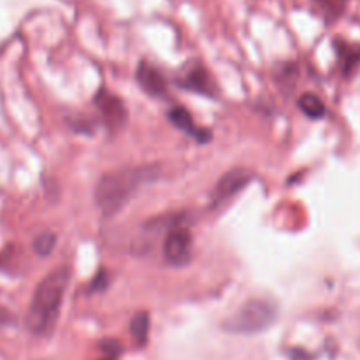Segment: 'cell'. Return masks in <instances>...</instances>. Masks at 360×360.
I'll return each mask as SVG.
<instances>
[{"label":"cell","mask_w":360,"mask_h":360,"mask_svg":"<svg viewBox=\"0 0 360 360\" xmlns=\"http://www.w3.org/2000/svg\"><path fill=\"white\" fill-rule=\"evenodd\" d=\"M157 167H127L108 172L101 178L95 188V202L105 217L120 213L141 188L155 181Z\"/></svg>","instance_id":"cell-2"},{"label":"cell","mask_w":360,"mask_h":360,"mask_svg":"<svg viewBox=\"0 0 360 360\" xmlns=\"http://www.w3.org/2000/svg\"><path fill=\"white\" fill-rule=\"evenodd\" d=\"M136 77L137 83L141 84V88L148 95L157 98L167 97V81H165V77L162 76V72L155 65L141 62L139 67H137Z\"/></svg>","instance_id":"cell-8"},{"label":"cell","mask_w":360,"mask_h":360,"mask_svg":"<svg viewBox=\"0 0 360 360\" xmlns=\"http://www.w3.org/2000/svg\"><path fill=\"white\" fill-rule=\"evenodd\" d=\"M299 108L304 112L308 118L311 120H320L326 116V104L320 97H316L315 94H304L299 98Z\"/></svg>","instance_id":"cell-12"},{"label":"cell","mask_w":360,"mask_h":360,"mask_svg":"<svg viewBox=\"0 0 360 360\" xmlns=\"http://www.w3.org/2000/svg\"><path fill=\"white\" fill-rule=\"evenodd\" d=\"M70 281V267L60 266L53 269L34 292L25 326L34 336L48 338L58 323L63 295Z\"/></svg>","instance_id":"cell-1"},{"label":"cell","mask_w":360,"mask_h":360,"mask_svg":"<svg viewBox=\"0 0 360 360\" xmlns=\"http://www.w3.org/2000/svg\"><path fill=\"white\" fill-rule=\"evenodd\" d=\"M348 0H311L313 13L326 25H333L345 14Z\"/></svg>","instance_id":"cell-11"},{"label":"cell","mask_w":360,"mask_h":360,"mask_svg":"<svg viewBox=\"0 0 360 360\" xmlns=\"http://www.w3.org/2000/svg\"><path fill=\"white\" fill-rule=\"evenodd\" d=\"M101 350L104 352L108 357L115 359V357H118L120 354H122L123 347L116 340H104V341H101Z\"/></svg>","instance_id":"cell-16"},{"label":"cell","mask_w":360,"mask_h":360,"mask_svg":"<svg viewBox=\"0 0 360 360\" xmlns=\"http://www.w3.org/2000/svg\"><path fill=\"white\" fill-rule=\"evenodd\" d=\"M276 320V308L266 299H252L245 302L227 322L224 329L232 334H257L269 329Z\"/></svg>","instance_id":"cell-3"},{"label":"cell","mask_w":360,"mask_h":360,"mask_svg":"<svg viewBox=\"0 0 360 360\" xmlns=\"http://www.w3.org/2000/svg\"><path fill=\"white\" fill-rule=\"evenodd\" d=\"M130 334L136 340V343L144 345L148 341V334H150V315L146 311H139L132 316L130 322Z\"/></svg>","instance_id":"cell-14"},{"label":"cell","mask_w":360,"mask_h":360,"mask_svg":"<svg viewBox=\"0 0 360 360\" xmlns=\"http://www.w3.org/2000/svg\"><path fill=\"white\" fill-rule=\"evenodd\" d=\"M108 283H109V276L105 271H98L97 276L94 278V281H91V287L90 290L91 292H102L108 288Z\"/></svg>","instance_id":"cell-17"},{"label":"cell","mask_w":360,"mask_h":360,"mask_svg":"<svg viewBox=\"0 0 360 360\" xmlns=\"http://www.w3.org/2000/svg\"><path fill=\"white\" fill-rule=\"evenodd\" d=\"M56 236L53 232H42L34 239V252L39 257H48L55 250Z\"/></svg>","instance_id":"cell-15"},{"label":"cell","mask_w":360,"mask_h":360,"mask_svg":"<svg viewBox=\"0 0 360 360\" xmlns=\"http://www.w3.org/2000/svg\"><path fill=\"white\" fill-rule=\"evenodd\" d=\"M94 104L97 105L102 120L111 130H118L125 125L127 122V109L122 98L116 97L111 91L101 90L94 97Z\"/></svg>","instance_id":"cell-6"},{"label":"cell","mask_w":360,"mask_h":360,"mask_svg":"<svg viewBox=\"0 0 360 360\" xmlns=\"http://www.w3.org/2000/svg\"><path fill=\"white\" fill-rule=\"evenodd\" d=\"M334 49H336L338 63L345 76H350L360 63V44H350L347 41L336 39L334 41Z\"/></svg>","instance_id":"cell-10"},{"label":"cell","mask_w":360,"mask_h":360,"mask_svg":"<svg viewBox=\"0 0 360 360\" xmlns=\"http://www.w3.org/2000/svg\"><path fill=\"white\" fill-rule=\"evenodd\" d=\"M104 360H115L112 357H108V359H104Z\"/></svg>","instance_id":"cell-19"},{"label":"cell","mask_w":360,"mask_h":360,"mask_svg":"<svg viewBox=\"0 0 360 360\" xmlns=\"http://www.w3.org/2000/svg\"><path fill=\"white\" fill-rule=\"evenodd\" d=\"M164 259L171 266H186L192 259V234L186 227L178 225L165 234Z\"/></svg>","instance_id":"cell-5"},{"label":"cell","mask_w":360,"mask_h":360,"mask_svg":"<svg viewBox=\"0 0 360 360\" xmlns=\"http://www.w3.org/2000/svg\"><path fill=\"white\" fill-rule=\"evenodd\" d=\"M169 120H171V123L176 129L188 134L190 137L197 139L199 143H207V141L211 139L210 130L199 129V127L195 125V122H193L192 115H190L185 108H181V105H179V108H172V111L169 112Z\"/></svg>","instance_id":"cell-9"},{"label":"cell","mask_w":360,"mask_h":360,"mask_svg":"<svg viewBox=\"0 0 360 360\" xmlns=\"http://www.w3.org/2000/svg\"><path fill=\"white\" fill-rule=\"evenodd\" d=\"M13 322V315H11L9 311H6V309L0 308V329H2L4 326H7V323Z\"/></svg>","instance_id":"cell-18"},{"label":"cell","mask_w":360,"mask_h":360,"mask_svg":"<svg viewBox=\"0 0 360 360\" xmlns=\"http://www.w3.org/2000/svg\"><path fill=\"white\" fill-rule=\"evenodd\" d=\"M178 83L186 90L195 91L204 97H214L218 91L214 79L207 72L206 67L200 65V63H192V65L186 67L181 76L178 77Z\"/></svg>","instance_id":"cell-7"},{"label":"cell","mask_w":360,"mask_h":360,"mask_svg":"<svg viewBox=\"0 0 360 360\" xmlns=\"http://www.w3.org/2000/svg\"><path fill=\"white\" fill-rule=\"evenodd\" d=\"M253 179L252 171L245 167H236L231 169L229 172H225L220 179H218L217 185L213 186L210 195V204L211 207H218L224 202H227L229 199H232L234 195H238L246 185H250Z\"/></svg>","instance_id":"cell-4"},{"label":"cell","mask_w":360,"mask_h":360,"mask_svg":"<svg viewBox=\"0 0 360 360\" xmlns=\"http://www.w3.org/2000/svg\"><path fill=\"white\" fill-rule=\"evenodd\" d=\"M21 252L16 246H7L0 252V271L6 274H16L21 266Z\"/></svg>","instance_id":"cell-13"}]
</instances>
